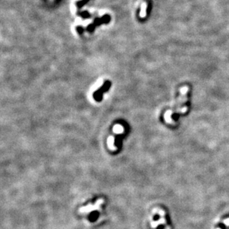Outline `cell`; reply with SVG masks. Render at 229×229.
Masks as SVG:
<instances>
[{
	"label": "cell",
	"instance_id": "cell-1",
	"mask_svg": "<svg viewBox=\"0 0 229 229\" xmlns=\"http://www.w3.org/2000/svg\"><path fill=\"white\" fill-rule=\"evenodd\" d=\"M113 130H114V133H122V132L124 131V129H123V128H122V125H114Z\"/></svg>",
	"mask_w": 229,
	"mask_h": 229
},
{
	"label": "cell",
	"instance_id": "cell-2",
	"mask_svg": "<svg viewBox=\"0 0 229 229\" xmlns=\"http://www.w3.org/2000/svg\"><path fill=\"white\" fill-rule=\"evenodd\" d=\"M146 8H147V5H146V3H143V5H142V8H141V11H140V17H142V18H144L145 17H146Z\"/></svg>",
	"mask_w": 229,
	"mask_h": 229
},
{
	"label": "cell",
	"instance_id": "cell-3",
	"mask_svg": "<svg viewBox=\"0 0 229 229\" xmlns=\"http://www.w3.org/2000/svg\"><path fill=\"white\" fill-rule=\"evenodd\" d=\"M224 223L225 224V225H226V226H229V219L224 221Z\"/></svg>",
	"mask_w": 229,
	"mask_h": 229
}]
</instances>
